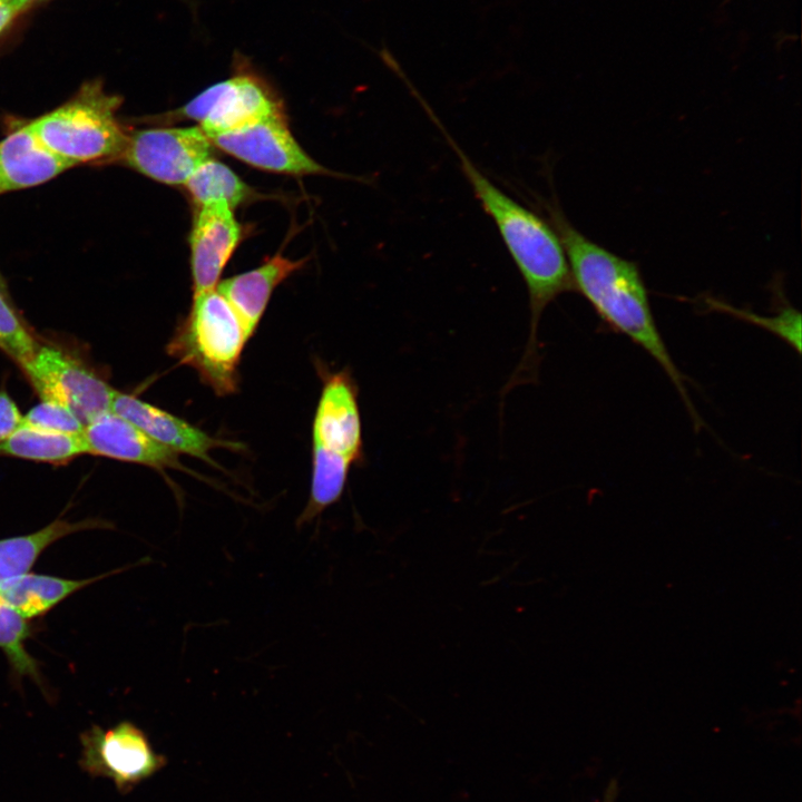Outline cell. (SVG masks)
<instances>
[{"label":"cell","mask_w":802,"mask_h":802,"mask_svg":"<svg viewBox=\"0 0 802 802\" xmlns=\"http://www.w3.org/2000/svg\"><path fill=\"white\" fill-rule=\"evenodd\" d=\"M410 91L451 147L475 197L495 223L528 291L530 331L521 361L507 388L534 381L539 365L538 324L542 312L558 296L576 292L563 244L549 223L493 184L450 136L423 97Z\"/></svg>","instance_id":"1"},{"label":"cell","mask_w":802,"mask_h":802,"mask_svg":"<svg viewBox=\"0 0 802 802\" xmlns=\"http://www.w3.org/2000/svg\"><path fill=\"white\" fill-rule=\"evenodd\" d=\"M544 207L565 250L576 292L590 303L608 330L627 336L659 364L694 427L702 428L704 422L687 392V376L673 361L656 325L638 265L586 237L569 222L558 202L546 200Z\"/></svg>","instance_id":"2"},{"label":"cell","mask_w":802,"mask_h":802,"mask_svg":"<svg viewBox=\"0 0 802 802\" xmlns=\"http://www.w3.org/2000/svg\"><path fill=\"white\" fill-rule=\"evenodd\" d=\"M121 102V97L106 91L102 81L95 79L28 121L43 145L71 168L118 163L128 137L118 117Z\"/></svg>","instance_id":"3"},{"label":"cell","mask_w":802,"mask_h":802,"mask_svg":"<svg viewBox=\"0 0 802 802\" xmlns=\"http://www.w3.org/2000/svg\"><path fill=\"white\" fill-rule=\"evenodd\" d=\"M247 342L235 311L215 288L193 296L188 314L178 323L166 349L224 397L238 389V365Z\"/></svg>","instance_id":"4"},{"label":"cell","mask_w":802,"mask_h":802,"mask_svg":"<svg viewBox=\"0 0 802 802\" xmlns=\"http://www.w3.org/2000/svg\"><path fill=\"white\" fill-rule=\"evenodd\" d=\"M277 115H283L280 99L248 60L235 53L232 75L204 89L172 117L198 123L209 138Z\"/></svg>","instance_id":"5"},{"label":"cell","mask_w":802,"mask_h":802,"mask_svg":"<svg viewBox=\"0 0 802 802\" xmlns=\"http://www.w3.org/2000/svg\"><path fill=\"white\" fill-rule=\"evenodd\" d=\"M18 366L40 399L65 404L85 426L110 410L116 390L68 349L39 340L31 356Z\"/></svg>","instance_id":"6"},{"label":"cell","mask_w":802,"mask_h":802,"mask_svg":"<svg viewBox=\"0 0 802 802\" xmlns=\"http://www.w3.org/2000/svg\"><path fill=\"white\" fill-rule=\"evenodd\" d=\"M213 147L199 127L141 128L128 131L118 163L156 182L185 185Z\"/></svg>","instance_id":"7"},{"label":"cell","mask_w":802,"mask_h":802,"mask_svg":"<svg viewBox=\"0 0 802 802\" xmlns=\"http://www.w3.org/2000/svg\"><path fill=\"white\" fill-rule=\"evenodd\" d=\"M80 764L89 774L111 779L124 792L160 770L166 761L157 754L146 734L123 721L110 728L92 725L80 735Z\"/></svg>","instance_id":"8"},{"label":"cell","mask_w":802,"mask_h":802,"mask_svg":"<svg viewBox=\"0 0 802 802\" xmlns=\"http://www.w3.org/2000/svg\"><path fill=\"white\" fill-rule=\"evenodd\" d=\"M322 390L312 423V454L354 466L363 461L358 385L349 369L320 371Z\"/></svg>","instance_id":"9"},{"label":"cell","mask_w":802,"mask_h":802,"mask_svg":"<svg viewBox=\"0 0 802 802\" xmlns=\"http://www.w3.org/2000/svg\"><path fill=\"white\" fill-rule=\"evenodd\" d=\"M214 147L263 170L287 175H330L299 145L283 115L209 137Z\"/></svg>","instance_id":"10"},{"label":"cell","mask_w":802,"mask_h":802,"mask_svg":"<svg viewBox=\"0 0 802 802\" xmlns=\"http://www.w3.org/2000/svg\"><path fill=\"white\" fill-rule=\"evenodd\" d=\"M241 237L242 228L226 203L198 206L189 235L193 296L216 288Z\"/></svg>","instance_id":"11"},{"label":"cell","mask_w":802,"mask_h":802,"mask_svg":"<svg viewBox=\"0 0 802 802\" xmlns=\"http://www.w3.org/2000/svg\"><path fill=\"white\" fill-rule=\"evenodd\" d=\"M110 410L175 453L188 454L215 467L218 466L211 457L212 450L242 449L239 443L214 438L186 420L130 393L116 390Z\"/></svg>","instance_id":"12"},{"label":"cell","mask_w":802,"mask_h":802,"mask_svg":"<svg viewBox=\"0 0 802 802\" xmlns=\"http://www.w3.org/2000/svg\"><path fill=\"white\" fill-rule=\"evenodd\" d=\"M89 454L137 463L157 470L183 469L177 453L157 443L131 422L108 410L82 430Z\"/></svg>","instance_id":"13"},{"label":"cell","mask_w":802,"mask_h":802,"mask_svg":"<svg viewBox=\"0 0 802 802\" xmlns=\"http://www.w3.org/2000/svg\"><path fill=\"white\" fill-rule=\"evenodd\" d=\"M70 168L43 145L28 120L8 123L0 139V195L42 185Z\"/></svg>","instance_id":"14"},{"label":"cell","mask_w":802,"mask_h":802,"mask_svg":"<svg viewBox=\"0 0 802 802\" xmlns=\"http://www.w3.org/2000/svg\"><path fill=\"white\" fill-rule=\"evenodd\" d=\"M304 263L305 260L293 261L276 254L256 268L218 282L216 290L235 311L248 340L255 333L274 290Z\"/></svg>","instance_id":"15"},{"label":"cell","mask_w":802,"mask_h":802,"mask_svg":"<svg viewBox=\"0 0 802 802\" xmlns=\"http://www.w3.org/2000/svg\"><path fill=\"white\" fill-rule=\"evenodd\" d=\"M108 528H113V525L101 518H86L79 521L56 518L37 531L1 538L0 587L30 573L40 555L59 539L84 530Z\"/></svg>","instance_id":"16"},{"label":"cell","mask_w":802,"mask_h":802,"mask_svg":"<svg viewBox=\"0 0 802 802\" xmlns=\"http://www.w3.org/2000/svg\"><path fill=\"white\" fill-rule=\"evenodd\" d=\"M119 570L85 579L28 573L0 587V595L21 616L30 620L46 615L72 594Z\"/></svg>","instance_id":"17"},{"label":"cell","mask_w":802,"mask_h":802,"mask_svg":"<svg viewBox=\"0 0 802 802\" xmlns=\"http://www.w3.org/2000/svg\"><path fill=\"white\" fill-rule=\"evenodd\" d=\"M87 453L82 433H61L21 424L0 441V457L52 466L66 464Z\"/></svg>","instance_id":"18"},{"label":"cell","mask_w":802,"mask_h":802,"mask_svg":"<svg viewBox=\"0 0 802 802\" xmlns=\"http://www.w3.org/2000/svg\"><path fill=\"white\" fill-rule=\"evenodd\" d=\"M193 200L198 205L226 203L231 208L252 196V189L228 166L208 159L185 183Z\"/></svg>","instance_id":"19"},{"label":"cell","mask_w":802,"mask_h":802,"mask_svg":"<svg viewBox=\"0 0 802 802\" xmlns=\"http://www.w3.org/2000/svg\"><path fill=\"white\" fill-rule=\"evenodd\" d=\"M32 632L29 619L21 616L0 595V649L17 679L28 677L42 687L43 678L39 664L26 647Z\"/></svg>","instance_id":"20"},{"label":"cell","mask_w":802,"mask_h":802,"mask_svg":"<svg viewBox=\"0 0 802 802\" xmlns=\"http://www.w3.org/2000/svg\"><path fill=\"white\" fill-rule=\"evenodd\" d=\"M39 340L16 307L7 283L0 282V350L20 365L31 356Z\"/></svg>","instance_id":"21"},{"label":"cell","mask_w":802,"mask_h":802,"mask_svg":"<svg viewBox=\"0 0 802 802\" xmlns=\"http://www.w3.org/2000/svg\"><path fill=\"white\" fill-rule=\"evenodd\" d=\"M705 304L708 305L711 310L732 314L766 329L795 350L798 354L801 353V313L788 301L782 303L776 315L773 316H761L751 311L736 309L713 297L706 299Z\"/></svg>","instance_id":"22"},{"label":"cell","mask_w":802,"mask_h":802,"mask_svg":"<svg viewBox=\"0 0 802 802\" xmlns=\"http://www.w3.org/2000/svg\"><path fill=\"white\" fill-rule=\"evenodd\" d=\"M23 424L41 430L80 434L85 428L82 421L65 404L50 400L40 399L23 415Z\"/></svg>","instance_id":"23"},{"label":"cell","mask_w":802,"mask_h":802,"mask_svg":"<svg viewBox=\"0 0 802 802\" xmlns=\"http://www.w3.org/2000/svg\"><path fill=\"white\" fill-rule=\"evenodd\" d=\"M23 414L16 401L2 387L0 388V441L12 434L21 424Z\"/></svg>","instance_id":"24"},{"label":"cell","mask_w":802,"mask_h":802,"mask_svg":"<svg viewBox=\"0 0 802 802\" xmlns=\"http://www.w3.org/2000/svg\"><path fill=\"white\" fill-rule=\"evenodd\" d=\"M20 12L21 10L8 0H0V33L8 28Z\"/></svg>","instance_id":"25"},{"label":"cell","mask_w":802,"mask_h":802,"mask_svg":"<svg viewBox=\"0 0 802 802\" xmlns=\"http://www.w3.org/2000/svg\"><path fill=\"white\" fill-rule=\"evenodd\" d=\"M12 4H14L17 8H19L21 11L31 2L36 0H8Z\"/></svg>","instance_id":"26"},{"label":"cell","mask_w":802,"mask_h":802,"mask_svg":"<svg viewBox=\"0 0 802 802\" xmlns=\"http://www.w3.org/2000/svg\"><path fill=\"white\" fill-rule=\"evenodd\" d=\"M613 794H614V792H608L607 795H606L605 802H613V801H614L613 798H612Z\"/></svg>","instance_id":"27"},{"label":"cell","mask_w":802,"mask_h":802,"mask_svg":"<svg viewBox=\"0 0 802 802\" xmlns=\"http://www.w3.org/2000/svg\"><path fill=\"white\" fill-rule=\"evenodd\" d=\"M0 282L7 283L6 280H4V277H3V275L1 274V272H0Z\"/></svg>","instance_id":"28"}]
</instances>
